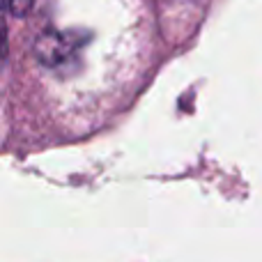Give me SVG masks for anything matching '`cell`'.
<instances>
[{
    "label": "cell",
    "mask_w": 262,
    "mask_h": 262,
    "mask_svg": "<svg viewBox=\"0 0 262 262\" xmlns=\"http://www.w3.org/2000/svg\"><path fill=\"white\" fill-rule=\"evenodd\" d=\"M9 5H12V12L16 14H26L28 7H30V0H9Z\"/></svg>",
    "instance_id": "obj_2"
},
{
    "label": "cell",
    "mask_w": 262,
    "mask_h": 262,
    "mask_svg": "<svg viewBox=\"0 0 262 262\" xmlns=\"http://www.w3.org/2000/svg\"><path fill=\"white\" fill-rule=\"evenodd\" d=\"M37 53L49 67H58L69 58V53H74V41L69 39V35H60V32H51L39 39Z\"/></svg>",
    "instance_id": "obj_1"
}]
</instances>
